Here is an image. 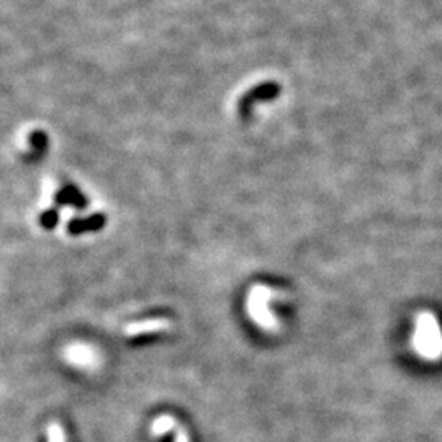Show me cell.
Listing matches in <instances>:
<instances>
[{"label":"cell","instance_id":"cell-1","mask_svg":"<svg viewBox=\"0 0 442 442\" xmlns=\"http://www.w3.org/2000/svg\"><path fill=\"white\" fill-rule=\"evenodd\" d=\"M418 344L424 354L436 356L441 351V334L434 319L424 317L418 326Z\"/></svg>","mask_w":442,"mask_h":442}]
</instances>
